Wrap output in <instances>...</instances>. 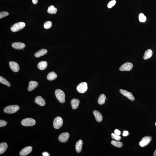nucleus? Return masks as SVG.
<instances>
[{"mask_svg":"<svg viewBox=\"0 0 156 156\" xmlns=\"http://www.w3.org/2000/svg\"><path fill=\"white\" fill-rule=\"evenodd\" d=\"M55 95L57 99L60 102L64 103L65 102V96L63 91L60 89H57L55 91Z\"/></svg>","mask_w":156,"mask_h":156,"instance_id":"obj_1","label":"nucleus"},{"mask_svg":"<svg viewBox=\"0 0 156 156\" xmlns=\"http://www.w3.org/2000/svg\"><path fill=\"white\" fill-rule=\"evenodd\" d=\"M20 109L19 106L17 105H12L6 106L5 108L4 111L6 113L11 114L16 112Z\"/></svg>","mask_w":156,"mask_h":156,"instance_id":"obj_2","label":"nucleus"},{"mask_svg":"<svg viewBox=\"0 0 156 156\" xmlns=\"http://www.w3.org/2000/svg\"><path fill=\"white\" fill-rule=\"evenodd\" d=\"M25 23L23 22H20L15 24L11 28L12 31L17 32L23 29L25 26Z\"/></svg>","mask_w":156,"mask_h":156,"instance_id":"obj_3","label":"nucleus"},{"mask_svg":"<svg viewBox=\"0 0 156 156\" xmlns=\"http://www.w3.org/2000/svg\"><path fill=\"white\" fill-rule=\"evenodd\" d=\"M21 124L24 126H32L35 124L36 121L33 118H27L22 120Z\"/></svg>","mask_w":156,"mask_h":156,"instance_id":"obj_4","label":"nucleus"},{"mask_svg":"<svg viewBox=\"0 0 156 156\" xmlns=\"http://www.w3.org/2000/svg\"><path fill=\"white\" fill-rule=\"evenodd\" d=\"M63 123V120L61 117H58L54 119L53 122L54 128L58 129L62 126Z\"/></svg>","mask_w":156,"mask_h":156,"instance_id":"obj_5","label":"nucleus"},{"mask_svg":"<svg viewBox=\"0 0 156 156\" xmlns=\"http://www.w3.org/2000/svg\"><path fill=\"white\" fill-rule=\"evenodd\" d=\"M87 84L86 82H82L80 83L78 86L77 87V90L78 92L81 94L87 91Z\"/></svg>","mask_w":156,"mask_h":156,"instance_id":"obj_6","label":"nucleus"},{"mask_svg":"<svg viewBox=\"0 0 156 156\" xmlns=\"http://www.w3.org/2000/svg\"><path fill=\"white\" fill-rule=\"evenodd\" d=\"M152 139V137L150 136H147L144 137L139 143V145L142 147L146 146L150 143Z\"/></svg>","mask_w":156,"mask_h":156,"instance_id":"obj_7","label":"nucleus"},{"mask_svg":"<svg viewBox=\"0 0 156 156\" xmlns=\"http://www.w3.org/2000/svg\"><path fill=\"white\" fill-rule=\"evenodd\" d=\"M133 67V64L132 63L127 62L123 64L120 67L119 70L121 71H130L131 70Z\"/></svg>","mask_w":156,"mask_h":156,"instance_id":"obj_8","label":"nucleus"},{"mask_svg":"<svg viewBox=\"0 0 156 156\" xmlns=\"http://www.w3.org/2000/svg\"><path fill=\"white\" fill-rule=\"evenodd\" d=\"M69 134L67 132L63 133L59 135L58 139L61 142H65L68 141L69 137Z\"/></svg>","mask_w":156,"mask_h":156,"instance_id":"obj_9","label":"nucleus"},{"mask_svg":"<svg viewBox=\"0 0 156 156\" xmlns=\"http://www.w3.org/2000/svg\"><path fill=\"white\" fill-rule=\"evenodd\" d=\"M120 93L125 96L128 99L132 101L134 100L135 98L132 93L128 92L125 90L121 89L120 90Z\"/></svg>","mask_w":156,"mask_h":156,"instance_id":"obj_10","label":"nucleus"},{"mask_svg":"<svg viewBox=\"0 0 156 156\" xmlns=\"http://www.w3.org/2000/svg\"><path fill=\"white\" fill-rule=\"evenodd\" d=\"M33 148L31 146H28L23 148L20 152V154L21 156H25L28 155L32 151Z\"/></svg>","mask_w":156,"mask_h":156,"instance_id":"obj_11","label":"nucleus"},{"mask_svg":"<svg viewBox=\"0 0 156 156\" xmlns=\"http://www.w3.org/2000/svg\"><path fill=\"white\" fill-rule=\"evenodd\" d=\"M9 65L10 68L13 72H17L19 71L20 67L17 63L11 61L10 62Z\"/></svg>","mask_w":156,"mask_h":156,"instance_id":"obj_12","label":"nucleus"},{"mask_svg":"<svg viewBox=\"0 0 156 156\" xmlns=\"http://www.w3.org/2000/svg\"><path fill=\"white\" fill-rule=\"evenodd\" d=\"M12 46L13 48L17 50H21L25 48V45L21 42H15L12 44Z\"/></svg>","mask_w":156,"mask_h":156,"instance_id":"obj_13","label":"nucleus"},{"mask_svg":"<svg viewBox=\"0 0 156 156\" xmlns=\"http://www.w3.org/2000/svg\"><path fill=\"white\" fill-rule=\"evenodd\" d=\"M35 102L37 104L40 106H44L45 104V99L40 96H37L35 98Z\"/></svg>","mask_w":156,"mask_h":156,"instance_id":"obj_14","label":"nucleus"},{"mask_svg":"<svg viewBox=\"0 0 156 156\" xmlns=\"http://www.w3.org/2000/svg\"><path fill=\"white\" fill-rule=\"evenodd\" d=\"M38 86V83L35 81H30L29 84L28 91H31L36 88Z\"/></svg>","mask_w":156,"mask_h":156,"instance_id":"obj_15","label":"nucleus"},{"mask_svg":"<svg viewBox=\"0 0 156 156\" xmlns=\"http://www.w3.org/2000/svg\"><path fill=\"white\" fill-rule=\"evenodd\" d=\"M93 114L97 121L98 122H100L102 121V116L99 112L97 111H95L93 112Z\"/></svg>","mask_w":156,"mask_h":156,"instance_id":"obj_16","label":"nucleus"},{"mask_svg":"<svg viewBox=\"0 0 156 156\" xmlns=\"http://www.w3.org/2000/svg\"><path fill=\"white\" fill-rule=\"evenodd\" d=\"M83 145V141L82 140H79L76 142V152L78 153H80L82 150Z\"/></svg>","mask_w":156,"mask_h":156,"instance_id":"obj_17","label":"nucleus"},{"mask_svg":"<svg viewBox=\"0 0 156 156\" xmlns=\"http://www.w3.org/2000/svg\"><path fill=\"white\" fill-rule=\"evenodd\" d=\"M71 103L72 109L75 110L78 108L80 101L79 99H73L71 100Z\"/></svg>","mask_w":156,"mask_h":156,"instance_id":"obj_18","label":"nucleus"},{"mask_svg":"<svg viewBox=\"0 0 156 156\" xmlns=\"http://www.w3.org/2000/svg\"><path fill=\"white\" fill-rule=\"evenodd\" d=\"M47 66V63L45 61H42L39 63L37 65L39 69L43 70L46 69Z\"/></svg>","mask_w":156,"mask_h":156,"instance_id":"obj_19","label":"nucleus"},{"mask_svg":"<svg viewBox=\"0 0 156 156\" xmlns=\"http://www.w3.org/2000/svg\"><path fill=\"white\" fill-rule=\"evenodd\" d=\"M47 51L46 49H42L36 52L35 54V56L37 58L40 57L44 55L47 53Z\"/></svg>","mask_w":156,"mask_h":156,"instance_id":"obj_20","label":"nucleus"},{"mask_svg":"<svg viewBox=\"0 0 156 156\" xmlns=\"http://www.w3.org/2000/svg\"><path fill=\"white\" fill-rule=\"evenodd\" d=\"M57 77V75L53 72L49 73L47 76V78L50 81H52L56 79Z\"/></svg>","mask_w":156,"mask_h":156,"instance_id":"obj_21","label":"nucleus"},{"mask_svg":"<svg viewBox=\"0 0 156 156\" xmlns=\"http://www.w3.org/2000/svg\"><path fill=\"white\" fill-rule=\"evenodd\" d=\"M8 148V145L5 142H2L0 144V154L4 153Z\"/></svg>","mask_w":156,"mask_h":156,"instance_id":"obj_22","label":"nucleus"},{"mask_svg":"<svg viewBox=\"0 0 156 156\" xmlns=\"http://www.w3.org/2000/svg\"><path fill=\"white\" fill-rule=\"evenodd\" d=\"M153 54L152 51L151 49H148L145 52L144 55V60L150 58L152 57Z\"/></svg>","mask_w":156,"mask_h":156,"instance_id":"obj_23","label":"nucleus"},{"mask_svg":"<svg viewBox=\"0 0 156 156\" xmlns=\"http://www.w3.org/2000/svg\"><path fill=\"white\" fill-rule=\"evenodd\" d=\"M57 9L53 5H51L49 7L47 10V12L50 14H55L57 13Z\"/></svg>","mask_w":156,"mask_h":156,"instance_id":"obj_24","label":"nucleus"},{"mask_svg":"<svg viewBox=\"0 0 156 156\" xmlns=\"http://www.w3.org/2000/svg\"><path fill=\"white\" fill-rule=\"evenodd\" d=\"M106 99V96L103 94L100 95L98 100V102L99 105H102L105 103Z\"/></svg>","mask_w":156,"mask_h":156,"instance_id":"obj_25","label":"nucleus"},{"mask_svg":"<svg viewBox=\"0 0 156 156\" xmlns=\"http://www.w3.org/2000/svg\"><path fill=\"white\" fill-rule=\"evenodd\" d=\"M111 143L114 146L118 148H121L123 145L122 142L119 141H115V140H112Z\"/></svg>","mask_w":156,"mask_h":156,"instance_id":"obj_26","label":"nucleus"},{"mask_svg":"<svg viewBox=\"0 0 156 156\" xmlns=\"http://www.w3.org/2000/svg\"><path fill=\"white\" fill-rule=\"evenodd\" d=\"M0 82L8 87H10L11 85L10 83L7 79L1 76L0 77Z\"/></svg>","mask_w":156,"mask_h":156,"instance_id":"obj_27","label":"nucleus"},{"mask_svg":"<svg viewBox=\"0 0 156 156\" xmlns=\"http://www.w3.org/2000/svg\"><path fill=\"white\" fill-rule=\"evenodd\" d=\"M139 19L140 22H144L146 21V17H145L143 13H140V14L139 15Z\"/></svg>","mask_w":156,"mask_h":156,"instance_id":"obj_28","label":"nucleus"},{"mask_svg":"<svg viewBox=\"0 0 156 156\" xmlns=\"http://www.w3.org/2000/svg\"><path fill=\"white\" fill-rule=\"evenodd\" d=\"M52 26V22L50 21H47L44 24V27L46 29H49Z\"/></svg>","mask_w":156,"mask_h":156,"instance_id":"obj_29","label":"nucleus"},{"mask_svg":"<svg viewBox=\"0 0 156 156\" xmlns=\"http://www.w3.org/2000/svg\"><path fill=\"white\" fill-rule=\"evenodd\" d=\"M111 137L112 138L117 140L119 141L121 138V137L119 136H118L115 134V133H112L111 134Z\"/></svg>","mask_w":156,"mask_h":156,"instance_id":"obj_30","label":"nucleus"},{"mask_svg":"<svg viewBox=\"0 0 156 156\" xmlns=\"http://www.w3.org/2000/svg\"><path fill=\"white\" fill-rule=\"evenodd\" d=\"M9 15V13L6 11L1 12L0 13V19H1Z\"/></svg>","mask_w":156,"mask_h":156,"instance_id":"obj_31","label":"nucleus"},{"mask_svg":"<svg viewBox=\"0 0 156 156\" xmlns=\"http://www.w3.org/2000/svg\"><path fill=\"white\" fill-rule=\"evenodd\" d=\"M116 1L115 0H113L110 1L108 4V7L109 8H111L115 5L116 4Z\"/></svg>","mask_w":156,"mask_h":156,"instance_id":"obj_32","label":"nucleus"},{"mask_svg":"<svg viewBox=\"0 0 156 156\" xmlns=\"http://www.w3.org/2000/svg\"><path fill=\"white\" fill-rule=\"evenodd\" d=\"M7 123L4 120H0V127H2L6 126Z\"/></svg>","mask_w":156,"mask_h":156,"instance_id":"obj_33","label":"nucleus"},{"mask_svg":"<svg viewBox=\"0 0 156 156\" xmlns=\"http://www.w3.org/2000/svg\"><path fill=\"white\" fill-rule=\"evenodd\" d=\"M115 133L117 135L119 136L121 135V132L119 130L116 129L115 130Z\"/></svg>","mask_w":156,"mask_h":156,"instance_id":"obj_34","label":"nucleus"},{"mask_svg":"<svg viewBox=\"0 0 156 156\" xmlns=\"http://www.w3.org/2000/svg\"><path fill=\"white\" fill-rule=\"evenodd\" d=\"M128 135L129 133L128 131H125L123 132V135L124 136H126Z\"/></svg>","mask_w":156,"mask_h":156,"instance_id":"obj_35","label":"nucleus"},{"mask_svg":"<svg viewBox=\"0 0 156 156\" xmlns=\"http://www.w3.org/2000/svg\"><path fill=\"white\" fill-rule=\"evenodd\" d=\"M32 1L34 4H36L38 3V0H32Z\"/></svg>","mask_w":156,"mask_h":156,"instance_id":"obj_36","label":"nucleus"},{"mask_svg":"<svg viewBox=\"0 0 156 156\" xmlns=\"http://www.w3.org/2000/svg\"><path fill=\"white\" fill-rule=\"evenodd\" d=\"M43 155L44 156H48L49 155V154L48 153L46 152H45L43 153Z\"/></svg>","mask_w":156,"mask_h":156,"instance_id":"obj_37","label":"nucleus"},{"mask_svg":"<svg viewBox=\"0 0 156 156\" xmlns=\"http://www.w3.org/2000/svg\"><path fill=\"white\" fill-rule=\"evenodd\" d=\"M153 156H156V150L155 151V152H154Z\"/></svg>","mask_w":156,"mask_h":156,"instance_id":"obj_38","label":"nucleus"},{"mask_svg":"<svg viewBox=\"0 0 156 156\" xmlns=\"http://www.w3.org/2000/svg\"><path fill=\"white\" fill-rule=\"evenodd\" d=\"M155 125H156V123H155Z\"/></svg>","mask_w":156,"mask_h":156,"instance_id":"obj_39","label":"nucleus"}]
</instances>
